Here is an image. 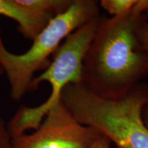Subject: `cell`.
Instances as JSON below:
<instances>
[{"mask_svg":"<svg viewBox=\"0 0 148 148\" xmlns=\"http://www.w3.org/2000/svg\"><path fill=\"white\" fill-rule=\"evenodd\" d=\"M147 9L148 0H138L127 13L99 18L82 68V83L97 95L119 99L148 77V51L136 36Z\"/></svg>","mask_w":148,"mask_h":148,"instance_id":"cell-1","label":"cell"},{"mask_svg":"<svg viewBox=\"0 0 148 148\" xmlns=\"http://www.w3.org/2000/svg\"><path fill=\"white\" fill-rule=\"evenodd\" d=\"M60 99L79 123L105 135L118 148H148V128L142 118L147 83H138L116 100L99 97L82 82L69 84Z\"/></svg>","mask_w":148,"mask_h":148,"instance_id":"cell-2","label":"cell"},{"mask_svg":"<svg viewBox=\"0 0 148 148\" xmlns=\"http://www.w3.org/2000/svg\"><path fill=\"white\" fill-rule=\"evenodd\" d=\"M99 1L73 0L69 8L53 17L33 39L25 53L15 54L4 45L0 29V65L10 86V97L18 102L30 91L34 74L49 66L52 56L62 41L93 18L100 16Z\"/></svg>","mask_w":148,"mask_h":148,"instance_id":"cell-3","label":"cell"},{"mask_svg":"<svg viewBox=\"0 0 148 148\" xmlns=\"http://www.w3.org/2000/svg\"><path fill=\"white\" fill-rule=\"evenodd\" d=\"M101 16L93 18L65 38L52 56V61L41 74L34 77L30 91L40 84L51 85V93L47 100L34 107L22 105L7 124L11 138L25 134L29 130H36L49 110L60 101L62 91L69 84L82 82L83 62L97 31Z\"/></svg>","mask_w":148,"mask_h":148,"instance_id":"cell-4","label":"cell"},{"mask_svg":"<svg viewBox=\"0 0 148 148\" xmlns=\"http://www.w3.org/2000/svg\"><path fill=\"white\" fill-rule=\"evenodd\" d=\"M100 134L79 123L60 99L38 129L12 138V143L13 148H86Z\"/></svg>","mask_w":148,"mask_h":148,"instance_id":"cell-5","label":"cell"},{"mask_svg":"<svg viewBox=\"0 0 148 148\" xmlns=\"http://www.w3.org/2000/svg\"><path fill=\"white\" fill-rule=\"evenodd\" d=\"M0 15L16 21L18 32L29 40L34 39L53 18L23 6L16 0H0Z\"/></svg>","mask_w":148,"mask_h":148,"instance_id":"cell-6","label":"cell"},{"mask_svg":"<svg viewBox=\"0 0 148 148\" xmlns=\"http://www.w3.org/2000/svg\"><path fill=\"white\" fill-rule=\"evenodd\" d=\"M24 7L40 14L55 17L66 11L73 0H16Z\"/></svg>","mask_w":148,"mask_h":148,"instance_id":"cell-7","label":"cell"},{"mask_svg":"<svg viewBox=\"0 0 148 148\" xmlns=\"http://www.w3.org/2000/svg\"><path fill=\"white\" fill-rule=\"evenodd\" d=\"M138 0H101L99 6L112 16H120L129 12Z\"/></svg>","mask_w":148,"mask_h":148,"instance_id":"cell-8","label":"cell"},{"mask_svg":"<svg viewBox=\"0 0 148 148\" xmlns=\"http://www.w3.org/2000/svg\"><path fill=\"white\" fill-rule=\"evenodd\" d=\"M136 36L142 49L148 51V22L146 19L138 26L136 30Z\"/></svg>","mask_w":148,"mask_h":148,"instance_id":"cell-9","label":"cell"},{"mask_svg":"<svg viewBox=\"0 0 148 148\" xmlns=\"http://www.w3.org/2000/svg\"><path fill=\"white\" fill-rule=\"evenodd\" d=\"M0 148H13L12 138L9 135L7 124L0 115Z\"/></svg>","mask_w":148,"mask_h":148,"instance_id":"cell-10","label":"cell"},{"mask_svg":"<svg viewBox=\"0 0 148 148\" xmlns=\"http://www.w3.org/2000/svg\"><path fill=\"white\" fill-rule=\"evenodd\" d=\"M110 139L105 135L101 134L86 148H110Z\"/></svg>","mask_w":148,"mask_h":148,"instance_id":"cell-11","label":"cell"},{"mask_svg":"<svg viewBox=\"0 0 148 148\" xmlns=\"http://www.w3.org/2000/svg\"><path fill=\"white\" fill-rule=\"evenodd\" d=\"M142 118H143L144 123L148 128V101L142 110Z\"/></svg>","mask_w":148,"mask_h":148,"instance_id":"cell-12","label":"cell"},{"mask_svg":"<svg viewBox=\"0 0 148 148\" xmlns=\"http://www.w3.org/2000/svg\"><path fill=\"white\" fill-rule=\"evenodd\" d=\"M145 16L146 18V20H147V21L148 22V9L145 12Z\"/></svg>","mask_w":148,"mask_h":148,"instance_id":"cell-13","label":"cell"},{"mask_svg":"<svg viewBox=\"0 0 148 148\" xmlns=\"http://www.w3.org/2000/svg\"><path fill=\"white\" fill-rule=\"evenodd\" d=\"M3 73H3V70L2 69V67L1 66V65H0V76H1V75H3Z\"/></svg>","mask_w":148,"mask_h":148,"instance_id":"cell-14","label":"cell"}]
</instances>
